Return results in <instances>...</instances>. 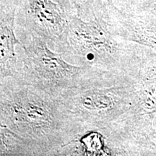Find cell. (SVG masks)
<instances>
[{
	"instance_id": "obj_6",
	"label": "cell",
	"mask_w": 156,
	"mask_h": 156,
	"mask_svg": "<svg viewBox=\"0 0 156 156\" xmlns=\"http://www.w3.org/2000/svg\"><path fill=\"white\" fill-rule=\"evenodd\" d=\"M16 10L14 0H0V80L14 77L17 70L16 47L22 44L15 33Z\"/></svg>"
},
{
	"instance_id": "obj_2",
	"label": "cell",
	"mask_w": 156,
	"mask_h": 156,
	"mask_svg": "<svg viewBox=\"0 0 156 156\" xmlns=\"http://www.w3.org/2000/svg\"><path fill=\"white\" fill-rule=\"evenodd\" d=\"M16 35L22 46L16 47L17 65L12 77L46 92L59 95L64 90L104 83L122 73L72 64L53 51L43 38L23 33Z\"/></svg>"
},
{
	"instance_id": "obj_1",
	"label": "cell",
	"mask_w": 156,
	"mask_h": 156,
	"mask_svg": "<svg viewBox=\"0 0 156 156\" xmlns=\"http://www.w3.org/2000/svg\"><path fill=\"white\" fill-rule=\"evenodd\" d=\"M0 125L24 138L35 155H57L62 147L82 134L59 95L12 77L0 80Z\"/></svg>"
},
{
	"instance_id": "obj_5",
	"label": "cell",
	"mask_w": 156,
	"mask_h": 156,
	"mask_svg": "<svg viewBox=\"0 0 156 156\" xmlns=\"http://www.w3.org/2000/svg\"><path fill=\"white\" fill-rule=\"evenodd\" d=\"M15 33L34 35L57 46L77 11L72 0H14Z\"/></svg>"
},
{
	"instance_id": "obj_4",
	"label": "cell",
	"mask_w": 156,
	"mask_h": 156,
	"mask_svg": "<svg viewBox=\"0 0 156 156\" xmlns=\"http://www.w3.org/2000/svg\"><path fill=\"white\" fill-rule=\"evenodd\" d=\"M121 39L104 20H85L76 15L54 50L77 65L124 73L127 63Z\"/></svg>"
},
{
	"instance_id": "obj_3",
	"label": "cell",
	"mask_w": 156,
	"mask_h": 156,
	"mask_svg": "<svg viewBox=\"0 0 156 156\" xmlns=\"http://www.w3.org/2000/svg\"><path fill=\"white\" fill-rule=\"evenodd\" d=\"M60 100L82 133L105 130L128 118L132 109V91L126 74L85 87L64 90Z\"/></svg>"
},
{
	"instance_id": "obj_8",
	"label": "cell",
	"mask_w": 156,
	"mask_h": 156,
	"mask_svg": "<svg viewBox=\"0 0 156 156\" xmlns=\"http://www.w3.org/2000/svg\"><path fill=\"white\" fill-rule=\"evenodd\" d=\"M77 15L85 20L95 18L94 0H72Z\"/></svg>"
},
{
	"instance_id": "obj_9",
	"label": "cell",
	"mask_w": 156,
	"mask_h": 156,
	"mask_svg": "<svg viewBox=\"0 0 156 156\" xmlns=\"http://www.w3.org/2000/svg\"><path fill=\"white\" fill-rule=\"evenodd\" d=\"M115 7L114 0H94L95 17L104 19Z\"/></svg>"
},
{
	"instance_id": "obj_7",
	"label": "cell",
	"mask_w": 156,
	"mask_h": 156,
	"mask_svg": "<svg viewBox=\"0 0 156 156\" xmlns=\"http://www.w3.org/2000/svg\"><path fill=\"white\" fill-rule=\"evenodd\" d=\"M0 155H35L24 138L5 126L0 125Z\"/></svg>"
}]
</instances>
